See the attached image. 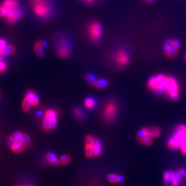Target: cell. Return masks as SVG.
Segmentation results:
<instances>
[{"label":"cell","instance_id":"52a82bcc","mask_svg":"<svg viewBox=\"0 0 186 186\" xmlns=\"http://www.w3.org/2000/svg\"><path fill=\"white\" fill-rule=\"evenodd\" d=\"M119 111L117 103L114 100L108 101L103 110L104 119L107 122H112L116 117Z\"/></svg>","mask_w":186,"mask_h":186},{"label":"cell","instance_id":"f1b7e54d","mask_svg":"<svg viewBox=\"0 0 186 186\" xmlns=\"http://www.w3.org/2000/svg\"><path fill=\"white\" fill-rule=\"evenodd\" d=\"M36 43L39 44L40 45L42 46L43 47H45L48 46V43L46 41H42V40L41 41H37Z\"/></svg>","mask_w":186,"mask_h":186},{"label":"cell","instance_id":"9a60e30c","mask_svg":"<svg viewBox=\"0 0 186 186\" xmlns=\"http://www.w3.org/2000/svg\"><path fill=\"white\" fill-rule=\"evenodd\" d=\"M73 114L75 118L79 120H83L85 118V111L81 107H74L73 110Z\"/></svg>","mask_w":186,"mask_h":186},{"label":"cell","instance_id":"ba28073f","mask_svg":"<svg viewBox=\"0 0 186 186\" xmlns=\"http://www.w3.org/2000/svg\"><path fill=\"white\" fill-rule=\"evenodd\" d=\"M89 38L93 42L97 44L100 42L102 36V27L97 21L91 22L88 27Z\"/></svg>","mask_w":186,"mask_h":186},{"label":"cell","instance_id":"836d02e7","mask_svg":"<svg viewBox=\"0 0 186 186\" xmlns=\"http://www.w3.org/2000/svg\"><path fill=\"white\" fill-rule=\"evenodd\" d=\"M15 186H33L31 184H17Z\"/></svg>","mask_w":186,"mask_h":186},{"label":"cell","instance_id":"f35d334b","mask_svg":"<svg viewBox=\"0 0 186 186\" xmlns=\"http://www.w3.org/2000/svg\"><path fill=\"white\" fill-rule=\"evenodd\" d=\"M185 53H186V52H185Z\"/></svg>","mask_w":186,"mask_h":186},{"label":"cell","instance_id":"7a4b0ae2","mask_svg":"<svg viewBox=\"0 0 186 186\" xmlns=\"http://www.w3.org/2000/svg\"><path fill=\"white\" fill-rule=\"evenodd\" d=\"M23 14L20 0H3L0 5V18H5L11 24L20 20Z\"/></svg>","mask_w":186,"mask_h":186},{"label":"cell","instance_id":"277c9868","mask_svg":"<svg viewBox=\"0 0 186 186\" xmlns=\"http://www.w3.org/2000/svg\"><path fill=\"white\" fill-rule=\"evenodd\" d=\"M32 9L35 15L42 20L50 18L54 12V8L50 0H30Z\"/></svg>","mask_w":186,"mask_h":186},{"label":"cell","instance_id":"603a6c76","mask_svg":"<svg viewBox=\"0 0 186 186\" xmlns=\"http://www.w3.org/2000/svg\"><path fill=\"white\" fill-rule=\"evenodd\" d=\"M138 140L141 144L144 146H150L152 144V138H150L147 137H145Z\"/></svg>","mask_w":186,"mask_h":186},{"label":"cell","instance_id":"ac0fdd59","mask_svg":"<svg viewBox=\"0 0 186 186\" xmlns=\"http://www.w3.org/2000/svg\"><path fill=\"white\" fill-rule=\"evenodd\" d=\"M32 106V105L30 101L27 98H26L25 97L24 99H23V104H22V109H23V110L24 112H28L30 110Z\"/></svg>","mask_w":186,"mask_h":186},{"label":"cell","instance_id":"5bb4252c","mask_svg":"<svg viewBox=\"0 0 186 186\" xmlns=\"http://www.w3.org/2000/svg\"><path fill=\"white\" fill-rule=\"evenodd\" d=\"M47 163L55 166H57L60 165L59 163V160L57 158L56 154L54 152H48L46 155H45V160Z\"/></svg>","mask_w":186,"mask_h":186},{"label":"cell","instance_id":"4fadbf2b","mask_svg":"<svg viewBox=\"0 0 186 186\" xmlns=\"http://www.w3.org/2000/svg\"><path fill=\"white\" fill-rule=\"evenodd\" d=\"M85 80H86V82L92 86L95 87V88H98V82L99 79H98L97 76L93 73H88L87 74H86L85 76Z\"/></svg>","mask_w":186,"mask_h":186},{"label":"cell","instance_id":"83f0119b","mask_svg":"<svg viewBox=\"0 0 186 186\" xmlns=\"http://www.w3.org/2000/svg\"><path fill=\"white\" fill-rule=\"evenodd\" d=\"M182 175V173H181L180 169L178 170H177V171L175 172V176H176V179H178V181L179 182H180V181H181Z\"/></svg>","mask_w":186,"mask_h":186},{"label":"cell","instance_id":"8d00e7d4","mask_svg":"<svg viewBox=\"0 0 186 186\" xmlns=\"http://www.w3.org/2000/svg\"><path fill=\"white\" fill-rule=\"evenodd\" d=\"M184 60L186 62V53H185V56H184Z\"/></svg>","mask_w":186,"mask_h":186},{"label":"cell","instance_id":"d4e9b609","mask_svg":"<svg viewBox=\"0 0 186 186\" xmlns=\"http://www.w3.org/2000/svg\"><path fill=\"white\" fill-rule=\"evenodd\" d=\"M107 179L109 182L113 183V184H116L119 183L118 182V175L116 174H110L107 176Z\"/></svg>","mask_w":186,"mask_h":186},{"label":"cell","instance_id":"7c38bea8","mask_svg":"<svg viewBox=\"0 0 186 186\" xmlns=\"http://www.w3.org/2000/svg\"><path fill=\"white\" fill-rule=\"evenodd\" d=\"M25 97L26 98H27L31 102L32 106L33 107H36L38 106L39 104V98L38 97V96L36 94V93L32 91V90H29L28 91L26 92V96Z\"/></svg>","mask_w":186,"mask_h":186},{"label":"cell","instance_id":"d590c367","mask_svg":"<svg viewBox=\"0 0 186 186\" xmlns=\"http://www.w3.org/2000/svg\"><path fill=\"white\" fill-rule=\"evenodd\" d=\"M37 114H38V116H42V111H38V112Z\"/></svg>","mask_w":186,"mask_h":186},{"label":"cell","instance_id":"cb8c5ba5","mask_svg":"<svg viewBox=\"0 0 186 186\" xmlns=\"http://www.w3.org/2000/svg\"><path fill=\"white\" fill-rule=\"evenodd\" d=\"M151 133L152 134L153 138H157L161 134V130L158 127H153L150 129Z\"/></svg>","mask_w":186,"mask_h":186},{"label":"cell","instance_id":"d6986e66","mask_svg":"<svg viewBox=\"0 0 186 186\" xmlns=\"http://www.w3.org/2000/svg\"><path fill=\"white\" fill-rule=\"evenodd\" d=\"M34 50L35 53L39 56V57H42L44 56L45 54V51L44 50V47L39 44L36 43V44L34 46Z\"/></svg>","mask_w":186,"mask_h":186},{"label":"cell","instance_id":"8992f818","mask_svg":"<svg viewBox=\"0 0 186 186\" xmlns=\"http://www.w3.org/2000/svg\"><path fill=\"white\" fill-rule=\"evenodd\" d=\"M181 44L178 39H168L164 44V54L169 59H173L178 53Z\"/></svg>","mask_w":186,"mask_h":186},{"label":"cell","instance_id":"44dd1931","mask_svg":"<svg viewBox=\"0 0 186 186\" xmlns=\"http://www.w3.org/2000/svg\"><path fill=\"white\" fill-rule=\"evenodd\" d=\"M150 129L148 128H143L141 129L139 131L137 134V138L138 140H140L141 138H143L145 137H147V134L148 132L149 131Z\"/></svg>","mask_w":186,"mask_h":186},{"label":"cell","instance_id":"484cf974","mask_svg":"<svg viewBox=\"0 0 186 186\" xmlns=\"http://www.w3.org/2000/svg\"><path fill=\"white\" fill-rule=\"evenodd\" d=\"M163 179L164 182L166 185L170 184L171 183V175H170V172H166L164 173V176H163Z\"/></svg>","mask_w":186,"mask_h":186},{"label":"cell","instance_id":"74e56055","mask_svg":"<svg viewBox=\"0 0 186 186\" xmlns=\"http://www.w3.org/2000/svg\"><path fill=\"white\" fill-rule=\"evenodd\" d=\"M0 60H3V58L2 57V55H0Z\"/></svg>","mask_w":186,"mask_h":186},{"label":"cell","instance_id":"6da1fadb","mask_svg":"<svg viewBox=\"0 0 186 186\" xmlns=\"http://www.w3.org/2000/svg\"><path fill=\"white\" fill-rule=\"evenodd\" d=\"M147 88L157 95H165L177 102L179 99V85L173 76L159 74L151 77L147 81Z\"/></svg>","mask_w":186,"mask_h":186},{"label":"cell","instance_id":"4dcf8cb0","mask_svg":"<svg viewBox=\"0 0 186 186\" xmlns=\"http://www.w3.org/2000/svg\"><path fill=\"white\" fill-rule=\"evenodd\" d=\"M123 181H124L123 177L121 175H118V182L121 183V182H123Z\"/></svg>","mask_w":186,"mask_h":186},{"label":"cell","instance_id":"5b68a950","mask_svg":"<svg viewBox=\"0 0 186 186\" xmlns=\"http://www.w3.org/2000/svg\"><path fill=\"white\" fill-rule=\"evenodd\" d=\"M59 112L55 109L47 110L42 119V129L45 132H50L54 130L57 126Z\"/></svg>","mask_w":186,"mask_h":186},{"label":"cell","instance_id":"8fae6325","mask_svg":"<svg viewBox=\"0 0 186 186\" xmlns=\"http://www.w3.org/2000/svg\"><path fill=\"white\" fill-rule=\"evenodd\" d=\"M95 140V138L91 135H87L85 138V154L89 158L94 157Z\"/></svg>","mask_w":186,"mask_h":186},{"label":"cell","instance_id":"ffe728a7","mask_svg":"<svg viewBox=\"0 0 186 186\" xmlns=\"http://www.w3.org/2000/svg\"><path fill=\"white\" fill-rule=\"evenodd\" d=\"M71 157L68 155H62L59 159V163L60 165L65 166L68 164L71 161Z\"/></svg>","mask_w":186,"mask_h":186},{"label":"cell","instance_id":"e0dca14e","mask_svg":"<svg viewBox=\"0 0 186 186\" xmlns=\"http://www.w3.org/2000/svg\"><path fill=\"white\" fill-rule=\"evenodd\" d=\"M102 152V144L101 141L97 138L95 140V153L94 157H98L101 155Z\"/></svg>","mask_w":186,"mask_h":186},{"label":"cell","instance_id":"f546056e","mask_svg":"<svg viewBox=\"0 0 186 186\" xmlns=\"http://www.w3.org/2000/svg\"><path fill=\"white\" fill-rule=\"evenodd\" d=\"M182 153L184 154V155H186V143L180 148Z\"/></svg>","mask_w":186,"mask_h":186},{"label":"cell","instance_id":"7402d4cb","mask_svg":"<svg viewBox=\"0 0 186 186\" xmlns=\"http://www.w3.org/2000/svg\"><path fill=\"white\" fill-rule=\"evenodd\" d=\"M15 47L12 45L8 44L6 47L5 48L3 55H9L12 54L15 51Z\"/></svg>","mask_w":186,"mask_h":186},{"label":"cell","instance_id":"2e32d148","mask_svg":"<svg viewBox=\"0 0 186 186\" xmlns=\"http://www.w3.org/2000/svg\"><path fill=\"white\" fill-rule=\"evenodd\" d=\"M97 104V101L95 98L88 97L84 101V105L88 109H94Z\"/></svg>","mask_w":186,"mask_h":186},{"label":"cell","instance_id":"9c48e42d","mask_svg":"<svg viewBox=\"0 0 186 186\" xmlns=\"http://www.w3.org/2000/svg\"><path fill=\"white\" fill-rule=\"evenodd\" d=\"M71 45L70 41L64 37H60L56 42L57 54L62 58L68 57L71 51Z\"/></svg>","mask_w":186,"mask_h":186},{"label":"cell","instance_id":"4316f807","mask_svg":"<svg viewBox=\"0 0 186 186\" xmlns=\"http://www.w3.org/2000/svg\"><path fill=\"white\" fill-rule=\"evenodd\" d=\"M7 68V65L5 62L0 60V73L5 71Z\"/></svg>","mask_w":186,"mask_h":186},{"label":"cell","instance_id":"30bf717a","mask_svg":"<svg viewBox=\"0 0 186 186\" xmlns=\"http://www.w3.org/2000/svg\"><path fill=\"white\" fill-rule=\"evenodd\" d=\"M129 56L128 53L123 50L117 51L115 56V60L116 64L120 67L126 66L129 62Z\"/></svg>","mask_w":186,"mask_h":186},{"label":"cell","instance_id":"3957f363","mask_svg":"<svg viewBox=\"0 0 186 186\" xmlns=\"http://www.w3.org/2000/svg\"><path fill=\"white\" fill-rule=\"evenodd\" d=\"M7 144L15 153H20L31 145V139L26 133L16 131L8 138Z\"/></svg>","mask_w":186,"mask_h":186},{"label":"cell","instance_id":"d6a6232c","mask_svg":"<svg viewBox=\"0 0 186 186\" xmlns=\"http://www.w3.org/2000/svg\"><path fill=\"white\" fill-rule=\"evenodd\" d=\"M84 1H85L86 3H88V4H91V3H92L94 2L95 0H84Z\"/></svg>","mask_w":186,"mask_h":186},{"label":"cell","instance_id":"e575fe53","mask_svg":"<svg viewBox=\"0 0 186 186\" xmlns=\"http://www.w3.org/2000/svg\"><path fill=\"white\" fill-rule=\"evenodd\" d=\"M144 2H147V3H152V2H153L154 1H155V0H144Z\"/></svg>","mask_w":186,"mask_h":186},{"label":"cell","instance_id":"1f68e13d","mask_svg":"<svg viewBox=\"0 0 186 186\" xmlns=\"http://www.w3.org/2000/svg\"><path fill=\"white\" fill-rule=\"evenodd\" d=\"M180 170H181V172L182 174L184 176H185V177H186V172H185V170L184 169H180Z\"/></svg>","mask_w":186,"mask_h":186}]
</instances>
